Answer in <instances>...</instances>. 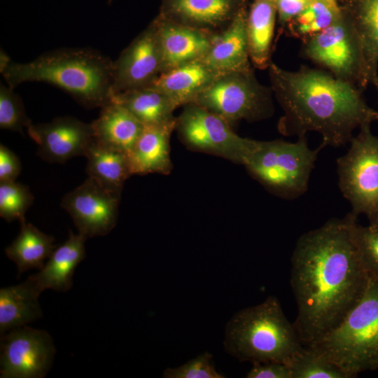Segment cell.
I'll return each instance as SVG.
<instances>
[{"mask_svg": "<svg viewBox=\"0 0 378 378\" xmlns=\"http://www.w3.org/2000/svg\"><path fill=\"white\" fill-rule=\"evenodd\" d=\"M357 222L349 212L302 234L296 242L290 272L298 307L293 324L305 346L337 326L368 284L354 240Z\"/></svg>", "mask_w": 378, "mask_h": 378, "instance_id": "6da1fadb", "label": "cell"}, {"mask_svg": "<svg viewBox=\"0 0 378 378\" xmlns=\"http://www.w3.org/2000/svg\"><path fill=\"white\" fill-rule=\"evenodd\" d=\"M267 70L283 111L277 128L284 136L314 132L321 136L325 147H340L356 129L378 121V110L368 104L361 89L327 71L307 66L288 71L273 62Z\"/></svg>", "mask_w": 378, "mask_h": 378, "instance_id": "7a4b0ae2", "label": "cell"}, {"mask_svg": "<svg viewBox=\"0 0 378 378\" xmlns=\"http://www.w3.org/2000/svg\"><path fill=\"white\" fill-rule=\"evenodd\" d=\"M113 64L92 49H59L26 63L10 60L0 70L11 88L25 82L46 83L92 108H102L111 101Z\"/></svg>", "mask_w": 378, "mask_h": 378, "instance_id": "3957f363", "label": "cell"}, {"mask_svg": "<svg viewBox=\"0 0 378 378\" xmlns=\"http://www.w3.org/2000/svg\"><path fill=\"white\" fill-rule=\"evenodd\" d=\"M226 351L241 361L286 363L304 345L278 299L241 309L225 328Z\"/></svg>", "mask_w": 378, "mask_h": 378, "instance_id": "277c9868", "label": "cell"}, {"mask_svg": "<svg viewBox=\"0 0 378 378\" xmlns=\"http://www.w3.org/2000/svg\"><path fill=\"white\" fill-rule=\"evenodd\" d=\"M336 364L349 378L378 368V281L369 279L340 323L307 346Z\"/></svg>", "mask_w": 378, "mask_h": 378, "instance_id": "5b68a950", "label": "cell"}, {"mask_svg": "<svg viewBox=\"0 0 378 378\" xmlns=\"http://www.w3.org/2000/svg\"><path fill=\"white\" fill-rule=\"evenodd\" d=\"M309 147L307 135L295 142L281 139L259 141L244 165L250 174L274 195L293 200L308 190L310 176L320 151Z\"/></svg>", "mask_w": 378, "mask_h": 378, "instance_id": "8992f818", "label": "cell"}, {"mask_svg": "<svg viewBox=\"0 0 378 378\" xmlns=\"http://www.w3.org/2000/svg\"><path fill=\"white\" fill-rule=\"evenodd\" d=\"M271 87L261 84L253 69L220 74L199 96L196 103L225 119L231 126L244 120L267 119L274 113Z\"/></svg>", "mask_w": 378, "mask_h": 378, "instance_id": "52a82bcc", "label": "cell"}, {"mask_svg": "<svg viewBox=\"0 0 378 378\" xmlns=\"http://www.w3.org/2000/svg\"><path fill=\"white\" fill-rule=\"evenodd\" d=\"M346 153L337 159L338 186L356 217L369 221L378 216V136L364 125L349 142Z\"/></svg>", "mask_w": 378, "mask_h": 378, "instance_id": "ba28073f", "label": "cell"}, {"mask_svg": "<svg viewBox=\"0 0 378 378\" xmlns=\"http://www.w3.org/2000/svg\"><path fill=\"white\" fill-rule=\"evenodd\" d=\"M300 53L322 69L362 90L368 85L358 38L342 9L331 25L302 41Z\"/></svg>", "mask_w": 378, "mask_h": 378, "instance_id": "9c48e42d", "label": "cell"}, {"mask_svg": "<svg viewBox=\"0 0 378 378\" xmlns=\"http://www.w3.org/2000/svg\"><path fill=\"white\" fill-rule=\"evenodd\" d=\"M175 130L189 148L243 165L259 143L237 135L225 119L196 103L183 106L176 118Z\"/></svg>", "mask_w": 378, "mask_h": 378, "instance_id": "30bf717a", "label": "cell"}, {"mask_svg": "<svg viewBox=\"0 0 378 378\" xmlns=\"http://www.w3.org/2000/svg\"><path fill=\"white\" fill-rule=\"evenodd\" d=\"M1 378H43L50 370L55 348L49 333L27 326L1 335Z\"/></svg>", "mask_w": 378, "mask_h": 378, "instance_id": "8fae6325", "label": "cell"}, {"mask_svg": "<svg viewBox=\"0 0 378 378\" xmlns=\"http://www.w3.org/2000/svg\"><path fill=\"white\" fill-rule=\"evenodd\" d=\"M120 200L88 177L63 197L61 206L71 216L78 233L88 239L106 235L115 226Z\"/></svg>", "mask_w": 378, "mask_h": 378, "instance_id": "7c38bea8", "label": "cell"}, {"mask_svg": "<svg viewBox=\"0 0 378 378\" xmlns=\"http://www.w3.org/2000/svg\"><path fill=\"white\" fill-rule=\"evenodd\" d=\"M162 64L157 29L152 20L113 62V95L151 85L162 73Z\"/></svg>", "mask_w": 378, "mask_h": 378, "instance_id": "4fadbf2b", "label": "cell"}, {"mask_svg": "<svg viewBox=\"0 0 378 378\" xmlns=\"http://www.w3.org/2000/svg\"><path fill=\"white\" fill-rule=\"evenodd\" d=\"M27 132L38 145L37 155L52 163H62L76 156H85L94 141L91 124L71 116L31 124Z\"/></svg>", "mask_w": 378, "mask_h": 378, "instance_id": "5bb4252c", "label": "cell"}, {"mask_svg": "<svg viewBox=\"0 0 378 378\" xmlns=\"http://www.w3.org/2000/svg\"><path fill=\"white\" fill-rule=\"evenodd\" d=\"M251 0H161L159 14L175 22L217 33Z\"/></svg>", "mask_w": 378, "mask_h": 378, "instance_id": "9a60e30c", "label": "cell"}, {"mask_svg": "<svg viewBox=\"0 0 378 378\" xmlns=\"http://www.w3.org/2000/svg\"><path fill=\"white\" fill-rule=\"evenodd\" d=\"M153 20L162 52V73L202 59L209 50L214 33L175 22L159 13Z\"/></svg>", "mask_w": 378, "mask_h": 378, "instance_id": "2e32d148", "label": "cell"}, {"mask_svg": "<svg viewBox=\"0 0 378 378\" xmlns=\"http://www.w3.org/2000/svg\"><path fill=\"white\" fill-rule=\"evenodd\" d=\"M248 7L241 9L223 30L214 33L209 50L201 59L218 74L253 69L246 34Z\"/></svg>", "mask_w": 378, "mask_h": 378, "instance_id": "e0dca14e", "label": "cell"}, {"mask_svg": "<svg viewBox=\"0 0 378 378\" xmlns=\"http://www.w3.org/2000/svg\"><path fill=\"white\" fill-rule=\"evenodd\" d=\"M86 239L69 230L68 239L55 248L39 272L27 279L38 295L46 289L66 292L71 288L74 271L85 256Z\"/></svg>", "mask_w": 378, "mask_h": 378, "instance_id": "ac0fdd59", "label": "cell"}, {"mask_svg": "<svg viewBox=\"0 0 378 378\" xmlns=\"http://www.w3.org/2000/svg\"><path fill=\"white\" fill-rule=\"evenodd\" d=\"M90 124L95 142L128 156L144 128L127 108L112 100L101 108L99 117Z\"/></svg>", "mask_w": 378, "mask_h": 378, "instance_id": "d6986e66", "label": "cell"}, {"mask_svg": "<svg viewBox=\"0 0 378 378\" xmlns=\"http://www.w3.org/2000/svg\"><path fill=\"white\" fill-rule=\"evenodd\" d=\"M220 75L200 59L160 74L150 86L163 92L178 107L193 103Z\"/></svg>", "mask_w": 378, "mask_h": 378, "instance_id": "ffe728a7", "label": "cell"}, {"mask_svg": "<svg viewBox=\"0 0 378 378\" xmlns=\"http://www.w3.org/2000/svg\"><path fill=\"white\" fill-rule=\"evenodd\" d=\"M341 8L358 38L368 85L378 93V0H345Z\"/></svg>", "mask_w": 378, "mask_h": 378, "instance_id": "44dd1931", "label": "cell"}, {"mask_svg": "<svg viewBox=\"0 0 378 378\" xmlns=\"http://www.w3.org/2000/svg\"><path fill=\"white\" fill-rule=\"evenodd\" d=\"M176 125L144 126L129 155L132 174H167L172 169L169 139Z\"/></svg>", "mask_w": 378, "mask_h": 378, "instance_id": "7402d4cb", "label": "cell"}, {"mask_svg": "<svg viewBox=\"0 0 378 378\" xmlns=\"http://www.w3.org/2000/svg\"><path fill=\"white\" fill-rule=\"evenodd\" d=\"M246 17L248 53L253 66L267 69L272 61L277 12L274 0H251Z\"/></svg>", "mask_w": 378, "mask_h": 378, "instance_id": "603a6c76", "label": "cell"}, {"mask_svg": "<svg viewBox=\"0 0 378 378\" xmlns=\"http://www.w3.org/2000/svg\"><path fill=\"white\" fill-rule=\"evenodd\" d=\"M111 100L127 108L144 126L176 125L174 111L177 107L166 94L152 86L115 94Z\"/></svg>", "mask_w": 378, "mask_h": 378, "instance_id": "cb8c5ba5", "label": "cell"}, {"mask_svg": "<svg viewBox=\"0 0 378 378\" xmlns=\"http://www.w3.org/2000/svg\"><path fill=\"white\" fill-rule=\"evenodd\" d=\"M85 157L86 174L104 189L120 197L123 184L132 176L127 154L93 141Z\"/></svg>", "mask_w": 378, "mask_h": 378, "instance_id": "d4e9b609", "label": "cell"}, {"mask_svg": "<svg viewBox=\"0 0 378 378\" xmlns=\"http://www.w3.org/2000/svg\"><path fill=\"white\" fill-rule=\"evenodd\" d=\"M38 297L27 279L20 284L1 288V335L40 318L42 311Z\"/></svg>", "mask_w": 378, "mask_h": 378, "instance_id": "484cf974", "label": "cell"}, {"mask_svg": "<svg viewBox=\"0 0 378 378\" xmlns=\"http://www.w3.org/2000/svg\"><path fill=\"white\" fill-rule=\"evenodd\" d=\"M20 224L19 234L5 249L7 257L18 267V276L31 269L40 270L56 248L52 236L26 221Z\"/></svg>", "mask_w": 378, "mask_h": 378, "instance_id": "4316f807", "label": "cell"}, {"mask_svg": "<svg viewBox=\"0 0 378 378\" xmlns=\"http://www.w3.org/2000/svg\"><path fill=\"white\" fill-rule=\"evenodd\" d=\"M342 13L341 6L334 0H311L307 7L290 21L286 29L302 41L322 31Z\"/></svg>", "mask_w": 378, "mask_h": 378, "instance_id": "83f0119b", "label": "cell"}, {"mask_svg": "<svg viewBox=\"0 0 378 378\" xmlns=\"http://www.w3.org/2000/svg\"><path fill=\"white\" fill-rule=\"evenodd\" d=\"M286 363L290 369L291 378H349L325 356L305 346Z\"/></svg>", "mask_w": 378, "mask_h": 378, "instance_id": "f1b7e54d", "label": "cell"}, {"mask_svg": "<svg viewBox=\"0 0 378 378\" xmlns=\"http://www.w3.org/2000/svg\"><path fill=\"white\" fill-rule=\"evenodd\" d=\"M33 202L27 186L15 181L0 182V216L6 221H26L25 213Z\"/></svg>", "mask_w": 378, "mask_h": 378, "instance_id": "f546056e", "label": "cell"}, {"mask_svg": "<svg viewBox=\"0 0 378 378\" xmlns=\"http://www.w3.org/2000/svg\"><path fill=\"white\" fill-rule=\"evenodd\" d=\"M13 88L0 85V128L23 132L32 124L26 114L24 106Z\"/></svg>", "mask_w": 378, "mask_h": 378, "instance_id": "4dcf8cb0", "label": "cell"}, {"mask_svg": "<svg viewBox=\"0 0 378 378\" xmlns=\"http://www.w3.org/2000/svg\"><path fill=\"white\" fill-rule=\"evenodd\" d=\"M354 240L360 263L368 279L378 281V228L356 223Z\"/></svg>", "mask_w": 378, "mask_h": 378, "instance_id": "1f68e13d", "label": "cell"}, {"mask_svg": "<svg viewBox=\"0 0 378 378\" xmlns=\"http://www.w3.org/2000/svg\"><path fill=\"white\" fill-rule=\"evenodd\" d=\"M163 377L223 378L225 376L216 370L211 354L204 352L179 367L167 368L164 371Z\"/></svg>", "mask_w": 378, "mask_h": 378, "instance_id": "d6a6232c", "label": "cell"}, {"mask_svg": "<svg viewBox=\"0 0 378 378\" xmlns=\"http://www.w3.org/2000/svg\"><path fill=\"white\" fill-rule=\"evenodd\" d=\"M279 27V35L286 30L288 24L307 7L311 0H274Z\"/></svg>", "mask_w": 378, "mask_h": 378, "instance_id": "836d02e7", "label": "cell"}, {"mask_svg": "<svg viewBox=\"0 0 378 378\" xmlns=\"http://www.w3.org/2000/svg\"><path fill=\"white\" fill-rule=\"evenodd\" d=\"M247 378H291L290 371L286 363L268 362L253 363L246 374Z\"/></svg>", "mask_w": 378, "mask_h": 378, "instance_id": "e575fe53", "label": "cell"}, {"mask_svg": "<svg viewBox=\"0 0 378 378\" xmlns=\"http://www.w3.org/2000/svg\"><path fill=\"white\" fill-rule=\"evenodd\" d=\"M21 172L18 157L8 148L0 145V182L14 181Z\"/></svg>", "mask_w": 378, "mask_h": 378, "instance_id": "d590c367", "label": "cell"}, {"mask_svg": "<svg viewBox=\"0 0 378 378\" xmlns=\"http://www.w3.org/2000/svg\"><path fill=\"white\" fill-rule=\"evenodd\" d=\"M369 225L378 228V216H377L374 219L369 221Z\"/></svg>", "mask_w": 378, "mask_h": 378, "instance_id": "8d00e7d4", "label": "cell"}, {"mask_svg": "<svg viewBox=\"0 0 378 378\" xmlns=\"http://www.w3.org/2000/svg\"><path fill=\"white\" fill-rule=\"evenodd\" d=\"M334 1H337V2H338V3H339V1H340V0H334Z\"/></svg>", "mask_w": 378, "mask_h": 378, "instance_id": "74e56055", "label": "cell"}, {"mask_svg": "<svg viewBox=\"0 0 378 378\" xmlns=\"http://www.w3.org/2000/svg\"><path fill=\"white\" fill-rule=\"evenodd\" d=\"M110 1H111V0H110Z\"/></svg>", "mask_w": 378, "mask_h": 378, "instance_id": "f35d334b", "label": "cell"}]
</instances>
